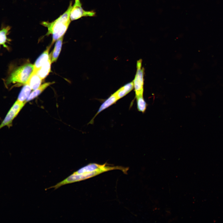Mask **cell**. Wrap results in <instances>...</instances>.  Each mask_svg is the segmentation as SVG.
I'll list each match as a JSON object with an SVG mask.
<instances>
[{
	"mask_svg": "<svg viewBox=\"0 0 223 223\" xmlns=\"http://www.w3.org/2000/svg\"><path fill=\"white\" fill-rule=\"evenodd\" d=\"M72 7L71 2L66 11L58 18L51 22L43 21L41 24L47 28L46 35H52L51 44L63 36L71 22L70 13Z\"/></svg>",
	"mask_w": 223,
	"mask_h": 223,
	"instance_id": "1",
	"label": "cell"
},
{
	"mask_svg": "<svg viewBox=\"0 0 223 223\" xmlns=\"http://www.w3.org/2000/svg\"><path fill=\"white\" fill-rule=\"evenodd\" d=\"M33 70V65L31 63H28L19 67L11 74L7 80V84H25Z\"/></svg>",
	"mask_w": 223,
	"mask_h": 223,
	"instance_id": "2",
	"label": "cell"
},
{
	"mask_svg": "<svg viewBox=\"0 0 223 223\" xmlns=\"http://www.w3.org/2000/svg\"><path fill=\"white\" fill-rule=\"evenodd\" d=\"M142 61L141 59H140L137 62V72L133 81L136 97L143 94L144 69L142 67Z\"/></svg>",
	"mask_w": 223,
	"mask_h": 223,
	"instance_id": "3",
	"label": "cell"
},
{
	"mask_svg": "<svg viewBox=\"0 0 223 223\" xmlns=\"http://www.w3.org/2000/svg\"><path fill=\"white\" fill-rule=\"evenodd\" d=\"M26 103L17 100L15 102L0 125V129L5 126H7L9 128L12 126L13 120L17 116Z\"/></svg>",
	"mask_w": 223,
	"mask_h": 223,
	"instance_id": "4",
	"label": "cell"
},
{
	"mask_svg": "<svg viewBox=\"0 0 223 223\" xmlns=\"http://www.w3.org/2000/svg\"><path fill=\"white\" fill-rule=\"evenodd\" d=\"M95 15V12L94 11L85 10L82 7L80 0H75L70 11V18L71 21H73L83 17H92Z\"/></svg>",
	"mask_w": 223,
	"mask_h": 223,
	"instance_id": "5",
	"label": "cell"
},
{
	"mask_svg": "<svg viewBox=\"0 0 223 223\" xmlns=\"http://www.w3.org/2000/svg\"><path fill=\"white\" fill-rule=\"evenodd\" d=\"M119 99L115 92L111 94L108 98L102 103L97 111V113L89 122V123L93 124L94 123V119L98 114L103 111L114 104Z\"/></svg>",
	"mask_w": 223,
	"mask_h": 223,
	"instance_id": "6",
	"label": "cell"
},
{
	"mask_svg": "<svg viewBox=\"0 0 223 223\" xmlns=\"http://www.w3.org/2000/svg\"><path fill=\"white\" fill-rule=\"evenodd\" d=\"M50 46L47 47L36 61L33 65V71L37 72L48 61L50 57Z\"/></svg>",
	"mask_w": 223,
	"mask_h": 223,
	"instance_id": "7",
	"label": "cell"
},
{
	"mask_svg": "<svg viewBox=\"0 0 223 223\" xmlns=\"http://www.w3.org/2000/svg\"><path fill=\"white\" fill-rule=\"evenodd\" d=\"M42 80L37 72L33 71L26 83L28 85L32 90H33L41 85Z\"/></svg>",
	"mask_w": 223,
	"mask_h": 223,
	"instance_id": "8",
	"label": "cell"
},
{
	"mask_svg": "<svg viewBox=\"0 0 223 223\" xmlns=\"http://www.w3.org/2000/svg\"><path fill=\"white\" fill-rule=\"evenodd\" d=\"M51 53L48 61L36 72L42 80L44 79L49 73L51 68Z\"/></svg>",
	"mask_w": 223,
	"mask_h": 223,
	"instance_id": "9",
	"label": "cell"
},
{
	"mask_svg": "<svg viewBox=\"0 0 223 223\" xmlns=\"http://www.w3.org/2000/svg\"><path fill=\"white\" fill-rule=\"evenodd\" d=\"M63 38V36L56 41L54 49L51 53L52 63L55 62L59 55L62 48Z\"/></svg>",
	"mask_w": 223,
	"mask_h": 223,
	"instance_id": "10",
	"label": "cell"
},
{
	"mask_svg": "<svg viewBox=\"0 0 223 223\" xmlns=\"http://www.w3.org/2000/svg\"><path fill=\"white\" fill-rule=\"evenodd\" d=\"M54 82H48L41 85L37 88L33 90L27 98L26 102L33 99L40 94L46 88Z\"/></svg>",
	"mask_w": 223,
	"mask_h": 223,
	"instance_id": "11",
	"label": "cell"
},
{
	"mask_svg": "<svg viewBox=\"0 0 223 223\" xmlns=\"http://www.w3.org/2000/svg\"><path fill=\"white\" fill-rule=\"evenodd\" d=\"M133 88L132 81L125 85L115 92L119 99L128 94Z\"/></svg>",
	"mask_w": 223,
	"mask_h": 223,
	"instance_id": "12",
	"label": "cell"
},
{
	"mask_svg": "<svg viewBox=\"0 0 223 223\" xmlns=\"http://www.w3.org/2000/svg\"><path fill=\"white\" fill-rule=\"evenodd\" d=\"M31 90L28 85L26 83L20 91L17 100L22 102L26 103V101L30 94Z\"/></svg>",
	"mask_w": 223,
	"mask_h": 223,
	"instance_id": "13",
	"label": "cell"
},
{
	"mask_svg": "<svg viewBox=\"0 0 223 223\" xmlns=\"http://www.w3.org/2000/svg\"><path fill=\"white\" fill-rule=\"evenodd\" d=\"M11 27L9 26L4 27L0 30V45H2L4 47L7 48V42L10 41L7 37V35L9 32Z\"/></svg>",
	"mask_w": 223,
	"mask_h": 223,
	"instance_id": "14",
	"label": "cell"
},
{
	"mask_svg": "<svg viewBox=\"0 0 223 223\" xmlns=\"http://www.w3.org/2000/svg\"><path fill=\"white\" fill-rule=\"evenodd\" d=\"M136 98L138 110L143 113H144L146 109L147 104L144 99L143 95H141Z\"/></svg>",
	"mask_w": 223,
	"mask_h": 223,
	"instance_id": "15",
	"label": "cell"
}]
</instances>
